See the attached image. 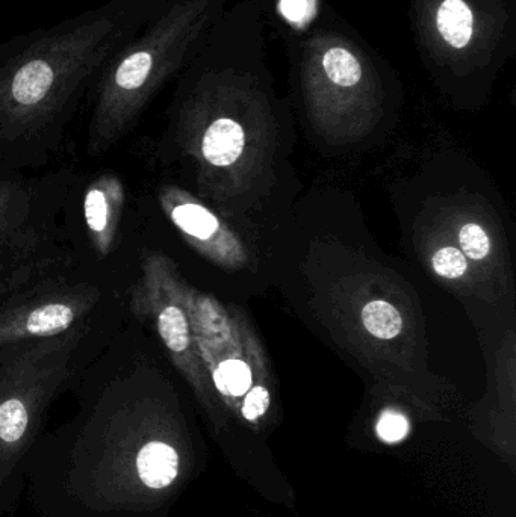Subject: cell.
<instances>
[{
  "mask_svg": "<svg viewBox=\"0 0 516 517\" xmlns=\"http://www.w3.org/2000/svg\"><path fill=\"white\" fill-rule=\"evenodd\" d=\"M212 380L224 397H243L252 386V371L244 360L224 359L212 368Z\"/></svg>",
  "mask_w": 516,
  "mask_h": 517,
  "instance_id": "cell-13",
  "label": "cell"
},
{
  "mask_svg": "<svg viewBox=\"0 0 516 517\" xmlns=\"http://www.w3.org/2000/svg\"><path fill=\"white\" fill-rule=\"evenodd\" d=\"M165 2L106 0L0 44V141L32 140L66 120L108 59Z\"/></svg>",
  "mask_w": 516,
  "mask_h": 517,
  "instance_id": "cell-2",
  "label": "cell"
},
{
  "mask_svg": "<svg viewBox=\"0 0 516 517\" xmlns=\"http://www.w3.org/2000/svg\"><path fill=\"white\" fill-rule=\"evenodd\" d=\"M196 0H167L149 23L108 59L93 84L88 134L93 155L106 152L126 132L147 103L175 72L199 26Z\"/></svg>",
  "mask_w": 516,
  "mask_h": 517,
  "instance_id": "cell-3",
  "label": "cell"
},
{
  "mask_svg": "<svg viewBox=\"0 0 516 517\" xmlns=\"http://www.w3.org/2000/svg\"><path fill=\"white\" fill-rule=\"evenodd\" d=\"M436 29L448 46L462 49L473 38V11L464 0H444L436 11Z\"/></svg>",
  "mask_w": 516,
  "mask_h": 517,
  "instance_id": "cell-10",
  "label": "cell"
},
{
  "mask_svg": "<svg viewBox=\"0 0 516 517\" xmlns=\"http://www.w3.org/2000/svg\"><path fill=\"white\" fill-rule=\"evenodd\" d=\"M99 298L93 288L67 289L0 310V347L66 335L85 319Z\"/></svg>",
  "mask_w": 516,
  "mask_h": 517,
  "instance_id": "cell-5",
  "label": "cell"
},
{
  "mask_svg": "<svg viewBox=\"0 0 516 517\" xmlns=\"http://www.w3.org/2000/svg\"><path fill=\"white\" fill-rule=\"evenodd\" d=\"M409 419L394 410H386L377 421L376 431L380 440L386 443H397L408 436Z\"/></svg>",
  "mask_w": 516,
  "mask_h": 517,
  "instance_id": "cell-17",
  "label": "cell"
},
{
  "mask_svg": "<svg viewBox=\"0 0 516 517\" xmlns=\"http://www.w3.org/2000/svg\"><path fill=\"white\" fill-rule=\"evenodd\" d=\"M125 205V188L119 177L103 174L85 192L84 217L93 247L108 256L116 245L117 230Z\"/></svg>",
  "mask_w": 516,
  "mask_h": 517,
  "instance_id": "cell-7",
  "label": "cell"
},
{
  "mask_svg": "<svg viewBox=\"0 0 516 517\" xmlns=\"http://www.w3.org/2000/svg\"><path fill=\"white\" fill-rule=\"evenodd\" d=\"M28 214V196L22 186L0 183V242L23 226Z\"/></svg>",
  "mask_w": 516,
  "mask_h": 517,
  "instance_id": "cell-12",
  "label": "cell"
},
{
  "mask_svg": "<svg viewBox=\"0 0 516 517\" xmlns=\"http://www.w3.org/2000/svg\"><path fill=\"white\" fill-rule=\"evenodd\" d=\"M323 69L327 78L339 87H353L362 78V66L352 50L330 47L323 55Z\"/></svg>",
  "mask_w": 516,
  "mask_h": 517,
  "instance_id": "cell-14",
  "label": "cell"
},
{
  "mask_svg": "<svg viewBox=\"0 0 516 517\" xmlns=\"http://www.w3.org/2000/svg\"><path fill=\"white\" fill-rule=\"evenodd\" d=\"M270 403V392H268L265 387L255 386L252 391L247 394L241 413H243L247 421H258L259 418H262V416L267 413Z\"/></svg>",
  "mask_w": 516,
  "mask_h": 517,
  "instance_id": "cell-18",
  "label": "cell"
},
{
  "mask_svg": "<svg viewBox=\"0 0 516 517\" xmlns=\"http://www.w3.org/2000/svg\"><path fill=\"white\" fill-rule=\"evenodd\" d=\"M361 319L365 330L374 338L382 339V341L397 338L403 330V318H401L400 312L388 301H370L362 309Z\"/></svg>",
  "mask_w": 516,
  "mask_h": 517,
  "instance_id": "cell-11",
  "label": "cell"
},
{
  "mask_svg": "<svg viewBox=\"0 0 516 517\" xmlns=\"http://www.w3.org/2000/svg\"><path fill=\"white\" fill-rule=\"evenodd\" d=\"M280 11L293 23L308 22L315 11V0H280Z\"/></svg>",
  "mask_w": 516,
  "mask_h": 517,
  "instance_id": "cell-19",
  "label": "cell"
},
{
  "mask_svg": "<svg viewBox=\"0 0 516 517\" xmlns=\"http://www.w3.org/2000/svg\"><path fill=\"white\" fill-rule=\"evenodd\" d=\"M459 250L468 259L483 261L491 253V239L486 235L482 226L476 223H467L459 230Z\"/></svg>",
  "mask_w": 516,
  "mask_h": 517,
  "instance_id": "cell-16",
  "label": "cell"
},
{
  "mask_svg": "<svg viewBox=\"0 0 516 517\" xmlns=\"http://www.w3.org/2000/svg\"><path fill=\"white\" fill-rule=\"evenodd\" d=\"M432 267L436 276L447 280H457L467 274L468 261L459 248L442 247L433 254Z\"/></svg>",
  "mask_w": 516,
  "mask_h": 517,
  "instance_id": "cell-15",
  "label": "cell"
},
{
  "mask_svg": "<svg viewBox=\"0 0 516 517\" xmlns=\"http://www.w3.org/2000/svg\"><path fill=\"white\" fill-rule=\"evenodd\" d=\"M141 384L109 387L93 406L43 434L26 471L40 517H156L182 457L159 430Z\"/></svg>",
  "mask_w": 516,
  "mask_h": 517,
  "instance_id": "cell-1",
  "label": "cell"
},
{
  "mask_svg": "<svg viewBox=\"0 0 516 517\" xmlns=\"http://www.w3.org/2000/svg\"><path fill=\"white\" fill-rule=\"evenodd\" d=\"M81 333L0 347V516L19 510L44 416L69 380Z\"/></svg>",
  "mask_w": 516,
  "mask_h": 517,
  "instance_id": "cell-4",
  "label": "cell"
},
{
  "mask_svg": "<svg viewBox=\"0 0 516 517\" xmlns=\"http://www.w3.org/2000/svg\"><path fill=\"white\" fill-rule=\"evenodd\" d=\"M67 261L66 253L46 235L19 227L0 242V301L11 300L26 286L41 285Z\"/></svg>",
  "mask_w": 516,
  "mask_h": 517,
  "instance_id": "cell-6",
  "label": "cell"
},
{
  "mask_svg": "<svg viewBox=\"0 0 516 517\" xmlns=\"http://www.w3.org/2000/svg\"><path fill=\"white\" fill-rule=\"evenodd\" d=\"M159 200L171 223L187 238L199 244L212 241L220 230V223L214 214L176 188L164 189Z\"/></svg>",
  "mask_w": 516,
  "mask_h": 517,
  "instance_id": "cell-8",
  "label": "cell"
},
{
  "mask_svg": "<svg viewBox=\"0 0 516 517\" xmlns=\"http://www.w3.org/2000/svg\"><path fill=\"white\" fill-rule=\"evenodd\" d=\"M246 147L243 126L232 118L221 117L212 121L203 132L200 152L212 167L224 168L235 164Z\"/></svg>",
  "mask_w": 516,
  "mask_h": 517,
  "instance_id": "cell-9",
  "label": "cell"
}]
</instances>
